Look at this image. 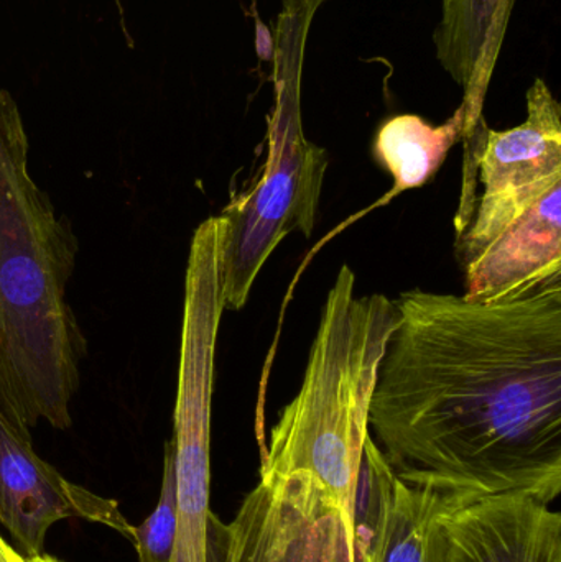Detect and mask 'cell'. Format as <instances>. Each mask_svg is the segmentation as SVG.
Wrapping results in <instances>:
<instances>
[{
	"instance_id": "6da1fadb",
	"label": "cell",
	"mask_w": 561,
	"mask_h": 562,
	"mask_svg": "<svg viewBox=\"0 0 561 562\" xmlns=\"http://www.w3.org/2000/svg\"><path fill=\"white\" fill-rule=\"evenodd\" d=\"M369 429L394 474L450 497L561 492V280L496 301L405 291Z\"/></svg>"
},
{
	"instance_id": "7a4b0ae2",
	"label": "cell",
	"mask_w": 561,
	"mask_h": 562,
	"mask_svg": "<svg viewBox=\"0 0 561 562\" xmlns=\"http://www.w3.org/2000/svg\"><path fill=\"white\" fill-rule=\"evenodd\" d=\"M72 239L29 171V137L0 88V412L30 429L71 425L82 340L66 283Z\"/></svg>"
},
{
	"instance_id": "3957f363",
	"label": "cell",
	"mask_w": 561,
	"mask_h": 562,
	"mask_svg": "<svg viewBox=\"0 0 561 562\" xmlns=\"http://www.w3.org/2000/svg\"><path fill=\"white\" fill-rule=\"evenodd\" d=\"M397 319L385 294L358 296L355 272L343 266L326 294L302 386L262 449L260 477L312 475L351 527L372 393Z\"/></svg>"
},
{
	"instance_id": "277c9868",
	"label": "cell",
	"mask_w": 561,
	"mask_h": 562,
	"mask_svg": "<svg viewBox=\"0 0 561 562\" xmlns=\"http://www.w3.org/2000/svg\"><path fill=\"white\" fill-rule=\"evenodd\" d=\"M323 2L283 0L277 19L267 158L253 183L217 216L226 310L246 306L260 270L285 237H310L315 229L328 154L303 131L302 76L310 29Z\"/></svg>"
},
{
	"instance_id": "5b68a950",
	"label": "cell",
	"mask_w": 561,
	"mask_h": 562,
	"mask_svg": "<svg viewBox=\"0 0 561 562\" xmlns=\"http://www.w3.org/2000/svg\"><path fill=\"white\" fill-rule=\"evenodd\" d=\"M561 184V108L542 78L527 91V119L493 131L481 119L464 144L463 183L455 216L461 269Z\"/></svg>"
},
{
	"instance_id": "8992f818",
	"label": "cell",
	"mask_w": 561,
	"mask_h": 562,
	"mask_svg": "<svg viewBox=\"0 0 561 562\" xmlns=\"http://www.w3.org/2000/svg\"><path fill=\"white\" fill-rule=\"evenodd\" d=\"M224 297L213 283L184 288L173 438L177 537L170 562H206L211 487L214 359Z\"/></svg>"
},
{
	"instance_id": "52a82bcc",
	"label": "cell",
	"mask_w": 561,
	"mask_h": 562,
	"mask_svg": "<svg viewBox=\"0 0 561 562\" xmlns=\"http://www.w3.org/2000/svg\"><path fill=\"white\" fill-rule=\"evenodd\" d=\"M341 517V505L312 475H267L231 524L211 514L206 562H328Z\"/></svg>"
},
{
	"instance_id": "ba28073f",
	"label": "cell",
	"mask_w": 561,
	"mask_h": 562,
	"mask_svg": "<svg viewBox=\"0 0 561 562\" xmlns=\"http://www.w3.org/2000/svg\"><path fill=\"white\" fill-rule=\"evenodd\" d=\"M66 518L108 525L132 540L119 504L66 481L33 449L30 429L0 412V525L20 554H43L46 533Z\"/></svg>"
},
{
	"instance_id": "9c48e42d",
	"label": "cell",
	"mask_w": 561,
	"mask_h": 562,
	"mask_svg": "<svg viewBox=\"0 0 561 562\" xmlns=\"http://www.w3.org/2000/svg\"><path fill=\"white\" fill-rule=\"evenodd\" d=\"M437 524L441 562H561V515L534 495H448Z\"/></svg>"
},
{
	"instance_id": "30bf717a",
	"label": "cell",
	"mask_w": 561,
	"mask_h": 562,
	"mask_svg": "<svg viewBox=\"0 0 561 562\" xmlns=\"http://www.w3.org/2000/svg\"><path fill=\"white\" fill-rule=\"evenodd\" d=\"M470 301H496L561 280V184L463 267Z\"/></svg>"
},
{
	"instance_id": "8fae6325",
	"label": "cell",
	"mask_w": 561,
	"mask_h": 562,
	"mask_svg": "<svg viewBox=\"0 0 561 562\" xmlns=\"http://www.w3.org/2000/svg\"><path fill=\"white\" fill-rule=\"evenodd\" d=\"M516 0H444L435 32L441 66L463 89V144L484 117L487 89L503 49Z\"/></svg>"
},
{
	"instance_id": "7c38bea8",
	"label": "cell",
	"mask_w": 561,
	"mask_h": 562,
	"mask_svg": "<svg viewBox=\"0 0 561 562\" xmlns=\"http://www.w3.org/2000/svg\"><path fill=\"white\" fill-rule=\"evenodd\" d=\"M447 498L431 488L412 487L392 471L374 527L355 551L356 562H441L437 515Z\"/></svg>"
},
{
	"instance_id": "4fadbf2b",
	"label": "cell",
	"mask_w": 561,
	"mask_h": 562,
	"mask_svg": "<svg viewBox=\"0 0 561 562\" xmlns=\"http://www.w3.org/2000/svg\"><path fill=\"white\" fill-rule=\"evenodd\" d=\"M464 112H457L445 124L434 125L420 115L401 114L388 119L374 138L375 160L394 178L385 204L397 194L427 184L447 160L451 148L463 140Z\"/></svg>"
},
{
	"instance_id": "5bb4252c",
	"label": "cell",
	"mask_w": 561,
	"mask_h": 562,
	"mask_svg": "<svg viewBox=\"0 0 561 562\" xmlns=\"http://www.w3.org/2000/svg\"><path fill=\"white\" fill-rule=\"evenodd\" d=\"M177 537V475H175L173 451L165 446L164 479L160 498L154 514L132 527V543L138 562H170Z\"/></svg>"
},
{
	"instance_id": "9a60e30c",
	"label": "cell",
	"mask_w": 561,
	"mask_h": 562,
	"mask_svg": "<svg viewBox=\"0 0 561 562\" xmlns=\"http://www.w3.org/2000/svg\"><path fill=\"white\" fill-rule=\"evenodd\" d=\"M328 562H356L352 528L349 527L345 517H341L338 527H336Z\"/></svg>"
},
{
	"instance_id": "2e32d148",
	"label": "cell",
	"mask_w": 561,
	"mask_h": 562,
	"mask_svg": "<svg viewBox=\"0 0 561 562\" xmlns=\"http://www.w3.org/2000/svg\"><path fill=\"white\" fill-rule=\"evenodd\" d=\"M3 553H5L7 562H30L29 558L20 554L19 551H16L15 548L10 547L7 541L5 544H3Z\"/></svg>"
},
{
	"instance_id": "e0dca14e",
	"label": "cell",
	"mask_w": 561,
	"mask_h": 562,
	"mask_svg": "<svg viewBox=\"0 0 561 562\" xmlns=\"http://www.w3.org/2000/svg\"><path fill=\"white\" fill-rule=\"evenodd\" d=\"M30 562H61L59 560H56V558L53 557H46V554H40V557L36 558H29Z\"/></svg>"
},
{
	"instance_id": "ac0fdd59",
	"label": "cell",
	"mask_w": 561,
	"mask_h": 562,
	"mask_svg": "<svg viewBox=\"0 0 561 562\" xmlns=\"http://www.w3.org/2000/svg\"><path fill=\"white\" fill-rule=\"evenodd\" d=\"M3 544H5V540L0 537V562H7L5 553H3Z\"/></svg>"
}]
</instances>
